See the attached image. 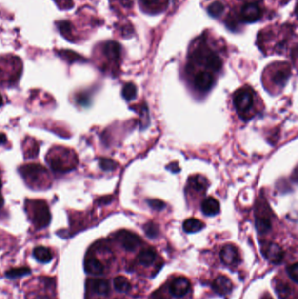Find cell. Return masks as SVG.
<instances>
[{"label":"cell","instance_id":"44dd1931","mask_svg":"<svg viewBox=\"0 0 298 299\" xmlns=\"http://www.w3.org/2000/svg\"><path fill=\"white\" fill-rule=\"evenodd\" d=\"M34 257L36 258V260H38L40 262H49L53 258V254L51 252L49 249H47L46 247H37L34 250Z\"/></svg>","mask_w":298,"mask_h":299},{"label":"cell","instance_id":"d6986e66","mask_svg":"<svg viewBox=\"0 0 298 299\" xmlns=\"http://www.w3.org/2000/svg\"><path fill=\"white\" fill-rule=\"evenodd\" d=\"M256 230L260 235H265L271 229V220L267 215H260L256 218Z\"/></svg>","mask_w":298,"mask_h":299},{"label":"cell","instance_id":"e0dca14e","mask_svg":"<svg viewBox=\"0 0 298 299\" xmlns=\"http://www.w3.org/2000/svg\"><path fill=\"white\" fill-rule=\"evenodd\" d=\"M290 71L289 68H278L277 71H275V73L272 75L271 80H272V82L276 86L282 88V87L285 86L287 81H288L289 78H290Z\"/></svg>","mask_w":298,"mask_h":299},{"label":"cell","instance_id":"d590c367","mask_svg":"<svg viewBox=\"0 0 298 299\" xmlns=\"http://www.w3.org/2000/svg\"><path fill=\"white\" fill-rule=\"evenodd\" d=\"M3 103H4V101H3V97H2V96L0 95V107L3 105Z\"/></svg>","mask_w":298,"mask_h":299},{"label":"cell","instance_id":"9a60e30c","mask_svg":"<svg viewBox=\"0 0 298 299\" xmlns=\"http://www.w3.org/2000/svg\"><path fill=\"white\" fill-rule=\"evenodd\" d=\"M201 210L207 216L218 215L220 210L219 203L213 197H208L202 202Z\"/></svg>","mask_w":298,"mask_h":299},{"label":"cell","instance_id":"ba28073f","mask_svg":"<svg viewBox=\"0 0 298 299\" xmlns=\"http://www.w3.org/2000/svg\"><path fill=\"white\" fill-rule=\"evenodd\" d=\"M220 259L225 265H237L239 261V252L234 245H225L220 251Z\"/></svg>","mask_w":298,"mask_h":299},{"label":"cell","instance_id":"8d00e7d4","mask_svg":"<svg viewBox=\"0 0 298 299\" xmlns=\"http://www.w3.org/2000/svg\"><path fill=\"white\" fill-rule=\"evenodd\" d=\"M1 187H2V182H1V179H0V190H1ZM0 205H1V198H0Z\"/></svg>","mask_w":298,"mask_h":299},{"label":"cell","instance_id":"5b68a950","mask_svg":"<svg viewBox=\"0 0 298 299\" xmlns=\"http://www.w3.org/2000/svg\"><path fill=\"white\" fill-rule=\"evenodd\" d=\"M197 63L203 64L206 68L213 71H219L222 68V60L218 55L210 50H198L193 55Z\"/></svg>","mask_w":298,"mask_h":299},{"label":"cell","instance_id":"8992f818","mask_svg":"<svg viewBox=\"0 0 298 299\" xmlns=\"http://www.w3.org/2000/svg\"><path fill=\"white\" fill-rule=\"evenodd\" d=\"M117 239L121 243L122 248L128 251H135L141 244V239L139 236L125 230L118 233Z\"/></svg>","mask_w":298,"mask_h":299},{"label":"cell","instance_id":"4fadbf2b","mask_svg":"<svg viewBox=\"0 0 298 299\" xmlns=\"http://www.w3.org/2000/svg\"><path fill=\"white\" fill-rule=\"evenodd\" d=\"M102 52L107 59L111 61H118L121 56L122 47L119 43L115 42V41H108L102 47Z\"/></svg>","mask_w":298,"mask_h":299},{"label":"cell","instance_id":"3957f363","mask_svg":"<svg viewBox=\"0 0 298 299\" xmlns=\"http://www.w3.org/2000/svg\"><path fill=\"white\" fill-rule=\"evenodd\" d=\"M31 219L37 228L46 227L50 222L51 215L48 206L43 200H28L26 202Z\"/></svg>","mask_w":298,"mask_h":299},{"label":"cell","instance_id":"f546056e","mask_svg":"<svg viewBox=\"0 0 298 299\" xmlns=\"http://www.w3.org/2000/svg\"><path fill=\"white\" fill-rule=\"evenodd\" d=\"M100 164H101V168L106 170V171L113 170L116 167V164L113 161L109 160V159H101Z\"/></svg>","mask_w":298,"mask_h":299},{"label":"cell","instance_id":"7402d4cb","mask_svg":"<svg viewBox=\"0 0 298 299\" xmlns=\"http://www.w3.org/2000/svg\"><path fill=\"white\" fill-rule=\"evenodd\" d=\"M205 227V224L199 219L195 218H190L186 219L183 224V228L186 233H196L200 231Z\"/></svg>","mask_w":298,"mask_h":299},{"label":"cell","instance_id":"d6a6232c","mask_svg":"<svg viewBox=\"0 0 298 299\" xmlns=\"http://www.w3.org/2000/svg\"><path fill=\"white\" fill-rule=\"evenodd\" d=\"M5 142H6V138H5V136H4V134L0 133V144H3V143H5Z\"/></svg>","mask_w":298,"mask_h":299},{"label":"cell","instance_id":"ffe728a7","mask_svg":"<svg viewBox=\"0 0 298 299\" xmlns=\"http://www.w3.org/2000/svg\"><path fill=\"white\" fill-rule=\"evenodd\" d=\"M275 290L280 299H290V297L295 295L293 289L286 282H277Z\"/></svg>","mask_w":298,"mask_h":299},{"label":"cell","instance_id":"8fae6325","mask_svg":"<svg viewBox=\"0 0 298 299\" xmlns=\"http://www.w3.org/2000/svg\"><path fill=\"white\" fill-rule=\"evenodd\" d=\"M262 253L270 262L278 264L283 259V251L279 245L269 243L265 247Z\"/></svg>","mask_w":298,"mask_h":299},{"label":"cell","instance_id":"484cf974","mask_svg":"<svg viewBox=\"0 0 298 299\" xmlns=\"http://www.w3.org/2000/svg\"><path fill=\"white\" fill-rule=\"evenodd\" d=\"M191 185L195 191L204 192L207 187V181H206V179L198 176V177L193 178L191 179Z\"/></svg>","mask_w":298,"mask_h":299},{"label":"cell","instance_id":"6da1fadb","mask_svg":"<svg viewBox=\"0 0 298 299\" xmlns=\"http://www.w3.org/2000/svg\"><path fill=\"white\" fill-rule=\"evenodd\" d=\"M46 161L51 168L56 172H69L76 168L78 159L75 152L63 147L52 149L46 157Z\"/></svg>","mask_w":298,"mask_h":299},{"label":"cell","instance_id":"9c48e42d","mask_svg":"<svg viewBox=\"0 0 298 299\" xmlns=\"http://www.w3.org/2000/svg\"><path fill=\"white\" fill-rule=\"evenodd\" d=\"M191 287L189 280L184 277L176 278L172 281L170 286V292L176 298H182L187 294Z\"/></svg>","mask_w":298,"mask_h":299},{"label":"cell","instance_id":"603a6c76","mask_svg":"<svg viewBox=\"0 0 298 299\" xmlns=\"http://www.w3.org/2000/svg\"><path fill=\"white\" fill-rule=\"evenodd\" d=\"M114 287L117 291L122 293H126L131 288L129 280L122 276H118L114 279Z\"/></svg>","mask_w":298,"mask_h":299},{"label":"cell","instance_id":"277c9868","mask_svg":"<svg viewBox=\"0 0 298 299\" xmlns=\"http://www.w3.org/2000/svg\"><path fill=\"white\" fill-rule=\"evenodd\" d=\"M234 103L237 112L240 116L248 114L254 105V94L250 89L237 90L234 97Z\"/></svg>","mask_w":298,"mask_h":299},{"label":"cell","instance_id":"52a82bcc","mask_svg":"<svg viewBox=\"0 0 298 299\" xmlns=\"http://www.w3.org/2000/svg\"><path fill=\"white\" fill-rule=\"evenodd\" d=\"M194 87L200 92H206L212 89L214 84V77L210 72L198 73L193 80Z\"/></svg>","mask_w":298,"mask_h":299},{"label":"cell","instance_id":"7a4b0ae2","mask_svg":"<svg viewBox=\"0 0 298 299\" xmlns=\"http://www.w3.org/2000/svg\"><path fill=\"white\" fill-rule=\"evenodd\" d=\"M20 173L28 185L34 188H45L49 184V175L42 165L38 164H25L20 169Z\"/></svg>","mask_w":298,"mask_h":299},{"label":"cell","instance_id":"ac0fdd59","mask_svg":"<svg viewBox=\"0 0 298 299\" xmlns=\"http://www.w3.org/2000/svg\"><path fill=\"white\" fill-rule=\"evenodd\" d=\"M156 259V252L153 249H145L140 251L138 256L139 263L142 265L150 266L154 262Z\"/></svg>","mask_w":298,"mask_h":299},{"label":"cell","instance_id":"5bb4252c","mask_svg":"<svg viewBox=\"0 0 298 299\" xmlns=\"http://www.w3.org/2000/svg\"><path fill=\"white\" fill-rule=\"evenodd\" d=\"M88 285L90 286L91 290L98 295L106 296L109 294V283L105 279H91L88 281Z\"/></svg>","mask_w":298,"mask_h":299},{"label":"cell","instance_id":"e575fe53","mask_svg":"<svg viewBox=\"0 0 298 299\" xmlns=\"http://www.w3.org/2000/svg\"><path fill=\"white\" fill-rule=\"evenodd\" d=\"M164 299L162 296H155V297H153L152 299Z\"/></svg>","mask_w":298,"mask_h":299},{"label":"cell","instance_id":"4316f807","mask_svg":"<svg viewBox=\"0 0 298 299\" xmlns=\"http://www.w3.org/2000/svg\"><path fill=\"white\" fill-rule=\"evenodd\" d=\"M30 271L31 270L28 268H18V269H13V270L7 271L6 276L10 278H19V277L29 274Z\"/></svg>","mask_w":298,"mask_h":299},{"label":"cell","instance_id":"836d02e7","mask_svg":"<svg viewBox=\"0 0 298 299\" xmlns=\"http://www.w3.org/2000/svg\"><path fill=\"white\" fill-rule=\"evenodd\" d=\"M35 299H50L48 297H46V296H40V297H37Z\"/></svg>","mask_w":298,"mask_h":299},{"label":"cell","instance_id":"cb8c5ba5","mask_svg":"<svg viewBox=\"0 0 298 299\" xmlns=\"http://www.w3.org/2000/svg\"><path fill=\"white\" fill-rule=\"evenodd\" d=\"M224 10H225V7L222 3L219 1H215L208 6L207 12L212 17L218 18L222 14Z\"/></svg>","mask_w":298,"mask_h":299},{"label":"cell","instance_id":"2e32d148","mask_svg":"<svg viewBox=\"0 0 298 299\" xmlns=\"http://www.w3.org/2000/svg\"><path fill=\"white\" fill-rule=\"evenodd\" d=\"M85 270L88 274L101 275L104 271V267L96 257H89L85 261Z\"/></svg>","mask_w":298,"mask_h":299},{"label":"cell","instance_id":"7c38bea8","mask_svg":"<svg viewBox=\"0 0 298 299\" xmlns=\"http://www.w3.org/2000/svg\"><path fill=\"white\" fill-rule=\"evenodd\" d=\"M241 18L244 21L246 22H256L260 18V7L258 4L255 3H249L245 4L241 9Z\"/></svg>","mask_w":298,"mask_h":299},{"label":"cell","instance_id":"83f0119b","mask_svg":"<svg viewBox=\"0 0 298 299\" xmlns=\"http://www.w3.org/2000/svg\"><path fill=\"white\" fill-rule=\"evenodd\" d=\"M287 273L288 276L290 277V279L295 282V283H298V262H295L291 265L288 266L287 268Z\"/></svg>","mask_w":298,"mask_h":299},{"label":"cell","instance_id":"1f68e13d","mask_svg":"<svg viewBox=\"0 0 298 299\" xmlns=\"http://www.w3.org/2000/svg\"><path fill=\"white\" fill-rule=\"evenodd\" d=\"M140 1L143 5L148 7H151V5H155L159 2V0H140Z\"/></svg>","mask_w":298,"mask_h":299},{"label":"cell","instance_id":"30bf717a","mask_svg":"<svg viewBox=\"0 0 298 299\" xmlns=\"http://www.w3.org/2000/svg\"><path fill=\"white\" fill-rule=\"evenodd\" d=\"M213 289L219 295H228L233 290V283L227 277L224 275H219L214 279Z\"/></svg>","mask_w":298,"mask_h":299},{"label":"cell","instance_id":"f1b7e54d","mask_svg":"<svg viewBox=\"0 0 298 299\" xmlns=\"http://www.w3.org/2000/svg\"><path fill=\"white\" fill-rule=\"evenodd\" d=\"M145 232L150 238H155L156 236L159 235V228L156 226L155 224L150 223L145 226Z\"/></svg>","mask_w":298,"mask_h":299},{"label":"cell","instance_id":"d4e9b609","mask_svg":"<svg viewBox=\"0 0 298 299\" xmlns=\"http://www.w3.org/2000/svg\"><path fill=\"white\" fill-rule=\"evenodd\" d=\"M122 93V97L126 101H132L137 97V88L133 83H127L124 85Z\"/></svg>","mask_w":298,"mask_h":299},{"label":"cell","instance_id":"4dcf8cb0","mask_svg":"<svg viewBox=\"0 0 298 299\" xmlns=\"http://www.w3.org/2000/svg\"><path fill=\"white\" fill-rule=\"evenodd\" d=\"M148 203L155 210H162L163 208H164V206H165L164 202H162L161 200H159V199H151V200H149Z\"/></svg>","mask_w":298,"mask_h":299},{"label":"cell","instance_id":"74e56055","mask_svg":"<svg viewBox=\"0 0 298 299\" xmlns=\"http://www.w3.org/2000/svg\"><path fill=\"white\" fill-rule=\"evenodd\" d=\"M271 299V298H267V299Z\"/></svg>","mask_w":298,"mask_h":299}]
</instances>
